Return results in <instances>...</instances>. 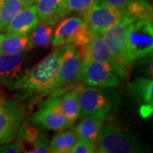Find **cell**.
<instances>
[{
  "label": "cell",
  "instance_id": "obj_17",
  "mask_svg": "<svg viewBox=\"0 0 153 153\" xmlns=\"http://www.w3.org/2000/svg\"><path fill=\"white\" fill-rule=\"evenodd\" d=\"M132 92L140 103V115L146 117L153 108V81L152 77H138L130 84Z\"/></svg>",
  "mask_w": 153,
  "mask_h": 153
},
{
  "label": "cell",
  "instance_id": "obj_14",
  "mask_svg": "<svg viewBox=\"0 0 153 153\" xmlns=\"http://www.w3.org/2000/svg\"><path fill=\"white\" fill-rule=\"evenodd\" d=\"M78 49L81 59L109 63L116 68V70L117 71L119 76L122 78H124L127 76L121 70L120 67L113 59L107 45L105 42L102 34L94 33L93 38L89 41V43L81 48H78Z\"/></svg>",
  "mask_w": 153,
  "mask_h": 153
},
{
  "label": "cell",
  "instance_id": "obj_21",
  "mask_svg": "<svg viewBox=\"0 0 153 153\" xmlns=\"http://www.w3.org/2000/svg\"><path fill=\"white\" fill-rule=\"evenodd\" d=\"M33 47L31 36L29 35H5L0 44V54L2 53H22Z\"/></svg>",
  "mask_w": 153,
  "mask_h": 153
},
{
  "label": "cell",
  "instance_id": "obj_16",
  "mask_svg": "<svg viewBox=\"0 0 153 153\" xmlns=\"http://www.w3.org/2000/svg\"><path fill=\"white\" fill-rule=\"evenodd\" d=\"M34 5L41 22L55 25L67 15L66 0H36Z\"/></svg>",
  "mask_w": 153,
  "mask_h": 153
},
{
  "label": "cell",
  "instance_id": "obj_29",
  "mask_svg": "<svg viewBox=\"0 0 153 153\" xmlns=\"http://www.w3.org/2000/svg\"><path fill=\"white\" fill-rule=\"evenodd\" d=\"M21 1L24 2L25 4H27L28 5H31V4H34L36 0H21Z\"/></svg>",
  "mask_w": 153,
  "mask_h": 153
},
{
  "label": "cell",
  "instance_id": "obj_26",
  "mask_svg": "<svg viewBox=\"0 0 153 153\" xmlns=\"http://www.w3.org/2000/svg\"><path fill=\"white\" fill-rule=\"evenodd\" d=\"M95 144L85 139L78 138L75 145L72 146L70 153H94Z\"/></svg>",
  "mask_w": 153,
  "mask_h": 153
},
{
  "label": "cell",
  "instance_id": "obj_22",
  "mask_svg": "<svg viewBox=\"0 0 153 153\" xmlns=\"http://www.w3.org/2000/svg\"><path fill=\"white\" fill-rule=\"evenodd\" d=\"M125 16L133 22L138 20H152V7L147 0H132L123 9Z\"/></svg>",
  "mask_w": 153,
  "mask_h": 153
},
{
  "label": "cell",
  "instance_id": "obj_12",
  "mask_svg": "<svg viewBox=\"0 0 153 153\" xmlns=\"http://www.w3.org/2000/svg\"><path fill=\"white\" fill-rule=\"evenodd\" d=\"M26 62L25 52L0 54V83L10 89H15L17 82L27 71Z\"/></svg>",
  "mask_w": 153,
  "mask_h": 153
},
{
  "label": "cell",
  "instance_id": "obj_20",
  "mask_svg": "<svg viewBox=\"0 0 153 153\" xmlns=\"http://www.w3.org/2000/svg\"><path fill=\"white\" fill-rule=\"evenodd\" d=\"M77 139L76 129L73 127L60 130L49 141V152L70 153Z\"/></svg>",
  "mask_w": 153,
  "mask_h": 153
},
{
  "label": "cell",
  "instance_id": "obj_2",
  "mask_svg": "<svg viewBox=\"0 0 153 153\" xmlns=\"http://www.w3.org/2000/svg\"><path fill=\"white\" fill-rule=\"evenodd\" d=\"M146 147L136 136L113 123L103 126L96 146L97 153H139Z\"/></svg>",
  "mask_w": 153,
  "mask_h": 153
},
{
  "label": "cell",
  "instance_id": "obj_6",
  "mask_svg": "<svg viewBox=\"0 0 153 153\" xmlns=\"http://www.w3.org/2000/svg\"><path fill=\"white\" fill-rule=\"evenodd\" d=\"M93 36L82 17L70 16L62 20L55 28L51 44L55 48L68 44L81 48L88 44Z\"/></svg>",
  "mask_w": 153,
  "mask_h": 153
},
{
  "label": "cell",
  "instance_id": "obj_3",
  "mask_svg": "<svg viewBox=\"0 0 153 153\" xmlns=\"http://www.w3.org/2000/svg\"><path fill=\"white\" fill-rule=\"evenodd\" d=\"M116 97L117 94L111 88H82L78 96L80 115H96L107 120L114 107Z\"/></svg>",
  "mask_w": 153,
  "mask_h": 153
},
{
  "label": "cell",
  "instance_id": "obj_4",
  "mask_svg": "<svg viewBox=\"0 0 153 153\" xmlns=\"http://www.w3.org/2000/svg\"><path fill=\"white\" fill-rule=\"evenodd\" d=\"M126 46L131 62L152 55V20H138L130 23L126 31Z\"/></svg>",
  "mask_w": 153,
  "mask_h": 153
},
{
  "label": "cell",
  "instance_id": "obj_1",
  "mask_svg": "<svg viewBox=\"0 0 153 153\" xmlns=\"http://www.w3.org/2000/svg\"><path fill=\"white\" fill-rule=\"evenodd\" d=\"M61 48L56 47L50 54L37 63L17 82L15 89L28 94H47L56 90Z\"/></svg>",
  "mask_w": 153,
  "mask_h": 153
},
{
  "label": "cell",
  "instance_id": "obj_15",
  "mask_svg": "<svg viewBox=\"0 0 153 153\" xmlns=\"http://www.w3.org/2000/svg\"><path fill=\"white\" fill-rule=\"evenodd\" d=\"M39 22L34 4L27 6L20 11L6 26V35H29Z\"/></svg>",
  "mask_w": 153,
  "mask_h": 153
},
{
  "label": "cell",
  "instance_id": "obj_23",
  "mask_svg": "<svg viewBox=\"0 0 153 153\" xmlns=\"http://www.w3.org/2000/svg\"><path fill=\"white\" fill-rule=\"evenodd\" d=\"M54 25L48 24L45 22H41L36 26V27L30 33L31 40L33 46L36 47H44L49 45L53 39L55 29Z\"/></svg>",
  "mask_w": 153,
  "mask_h": 153
},
{
  "label": "cell",
  "instance_id": "obj_25",
  "mask_svg": "<svg viewBox=\"0 0 153 153\" xmlns=\"http://www.w3.org/2000/svg\"><path fill=\"white\" fill-rule=\"evenodd\" d=\"M98 0H66V9L67 14L76 12L85 15L93 7Z\"/></svg>",
  "mask_w": 153,
  "mask_h": 153
},
{
  "label": "cell",
  "instance_id": "obj_8",
  "mask_svg": "<svg viewBox=\"0 0 153 153\" xmlns=\"http://www.w3.org/2000/svg\"><path fill=\"white\" fill-rule=\"evenodd\" d=\"M82 18L93 33L103 34L111 26L121 22L125 14L122 9L97 2Z\"/></svg>",
  "mask_w": 153,
  "mask_h": 153
},
{
  "label": "cell",
  "instance_id": "obj_32",
  "mask_svg": "<svg viewBox=\"0 0 153 153\" xmlns=\"http://www.w3.org/2000/svg\"><path fill=\"white\" fill-rule=\"evenodd\" d=\"M2 3H3V0H0V7L2 5Z\"/></svg>",
  "mask_w": 153,
  "mask_h": 153
},
{
  "label": "cell",
  "instance_id": "obj_18",
  "mask_svg": "<svg viewBox=\"0 0 153 153\" xmlns=\"http://www.w3.org/2000/svg\"><path fill=\"white\" fill-rule=\"evenodd\" d=\"M104 121L103 118L96 115L82 116L79 124L75 127L77 137L88 140L96 145L103 128Z\"/></svg>",
  "mask_w": 153,
  "mask_h": 153
},
{
  "label": "cell",
  "instance_id": "obj_30",
  "mask_svg": "<svg viewBox=\"0 0 153 153\" xmlns=\"http://www.w3.org/2000/svg\"><path fill=\"white\" fill-rule=\"evenodd\" d=\"M4 26H3V24H2L1 17H0V32H1V31H4Z\"/></svg>",
  "mask_w": 153,
  "mask_h": 153
},
{
  "label": "cell",
  "instance_id": "obj_5",
  "mask_svg": "<svg viewBox=\"0 0 153 153\" xmlns=\"http://www.w3.org/2000/svg\"><path fill=\"white\" fill-rule=\"evenodd\" d=\"M117 71L109 63L81 59L78 81L85 86L117 88L120 85Z\"/></svg>",
  "mask_w": 153,
  "mask_h": 153
},
{
  "label": "cell",
  "instance_id": "obj_9",
  "mask_svg": "<svg viewBox=\"0 0 153 153\" xmlns=\"http://www.w3.org/2000/svg\"><path fill=\"white\" fill-rule=\"evenodd\" d=\"M25 110L20 104L3 100L0 103V145L13 142L24 118Z\"/></svg>",
  "mask_w": 153,
  "mask_h": 153
},
{
  "label": "cell",
  "instance_id": "obj_19",
  "mask_svg": "<svg viewBox=\"0 0 153 153\" xmlns=\"http://www.w3.org/2000/svg\"><path fill=\"white\" fill-rule=\"evenodd\" d=\"M82 87H76L73 89L67 91L60 97V106L67 122L73 126L80 115V105H79V92Z\"/></svg>",
  "mask_w": 153,
  "mask_h": 153
},
{
  "label": "cell",
  "instance_id": "obj_24",
  "mask_svg": "<svg viewBox=\"0 0 153 153\" xmlns=\"http://www.w3.org/2000/svg\"><path fill=\"white\" fill-rule=\"evenodd\" d=\"M27 6L28 4L21 0H3L0 7V17L4 28L5 29L11 20Z\"/></svg>",
  "mask_w": 153,
  "mask_h": 153
},
{
  "label": "cell",
  "instance_id": "obj_11",
  "mask_svg": "<svg viewBox=\"0 0 153 153\" xmlns=\"http://www.w3.org/2000/svg\"><path fill=\"white\" fill-rule=\"evenodd\" d=\"M80 63L81 57L77 47L71 44L62 46L56 89L70 86L78 81Z\"/></svg>",
  "mask_w": 153,
  "mask_h": 153
},
{
  "label": "cell",
  "instance_id": "obj_28",
  "mask_svg": "<svg viewBox=\"0 0 153 153\" xmlns=\"http://www.w3.org/2000/svg\"><path fill=\"white\" fill-rule=\"evenodd\" d=\"M131 1L132 0H98L97 2L103 3L105 4H109V5L114 6V7L123 10Z\"/></svg>",
  "mask_w": 153,
  "mask_h": 153
},
{
  "label": "cell",
  "instance_id": "obj_7",
  "mask_svg": "<svg viewBox=\"0 0 153 153\" xmlns=\"http://www.w3.org/2000/svg\"><path fill=\"white\" fill-rule=\"evenodd\" d=\"M133 21L124 17L121 22L111 26L102 34L105 42L117 64L127 75V70L131 61L128 59L126 46V31Z\"/></svg>",
  "mask_w": 153,
  "mask_h": 153
},
{
  "label": "cell",
  "instance_id": "obj_13",
  "mask_svg": "<svg viewBox=\"0 0 153 153\" xmlns=\"http://www.w3.org/2000/svg\"><path fill=\"white\" fill-rule=\"evenodd\" d=\"M17 140L21 143L22 152H49V140L46 134L35 126L34 122H26L20 127Z\"/></svg>",
  "mask_w": 153,
  "mask_h": 153
},
{
  "label": "cell",
  "instance_id": "obj_31",
  "mask_svg": "<svg viewBox=\"0 0 153 153\" xmlns=\"http://www.w3.org/2000/svg\"><path fill=\"white\" fill-rule=\"evenodd\" d=\"M4 34H3V33H0V44H1V42H2V40L4 39Z\"/></svg>",
  "mask_w": 153,
  "mask_h": 153
},
{
  "label": "cell",
  "instance_id": "obj_27",
  "mask_svg": "<svg viewBox=\"0 0 153 153\" xmlns=\"http://www.w3.org/2000/svg\"><path fill=\"white\" fill-rule=\"evenodd\" d=\"M0 152L2 153H20L22 152V146L18 140H16L13 143H8L0 146Z\"/></svg>",
  "mask_w": 153,
  "mask_h": 153
},
{
  "label": "cell",
  "instance_id": "obj_10",
  "mask_svg": "<svg viewBox=\"0 0 153 153\" xmlns=\"http://www.w3.org/2000/svg\"><path fill=\"white\" fill-rule=\"evenodd\" d=\"M32 121L51 131H60L72 126L67 122L60 106V97H52L33 115Z\"/></svg>",
  "mask_w": 153,
  "mask_h": 153
},
{
  "label": "cell",
  "instance_id": "obj_33",
  "mask_svg": "<svg viewBox=\"0 0 153 153\" xmlns=\"http://www.w3.org/2000/svg\"><path fill=\"white\" fill-rule=\"evenodd\" d=\"M2 100H3V99L0 97V103H1V101H2Z\"/></svg>",
  "mask_w": 153,
  "mask_h": 153
}]
</instances>
